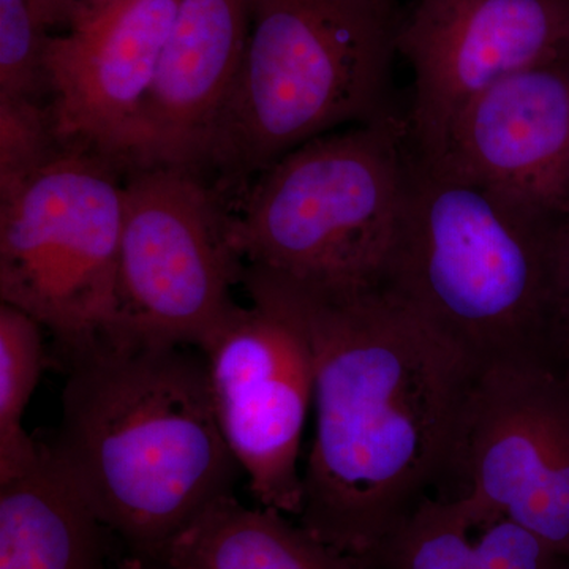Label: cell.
<instances>
[{"label":"cell","mask_w":569,"mask_h":569,"mask_svg":"<svg viewBox=\"0 0 569 569\" xmlns=\"http://www.w3.org/2000/svg\"><path fill=\"white\" fill-rule=\"evenodd\" d=\"M482 520L463 498H427L362 563L367 569H482Z\"/></svg>","instance_id":"e0dca14e"},{"label":"cell","mask_w":569,"mask_h":569,"mask_svg":"<svg viewBox=\"0 0 569 569\" xmlns=\"http://www.w3.org/2000/svg\"><path fill=\"white\" fill-rule=\"evenodd\" d=\"M43 326L18 307L0 305V485L31 470L43 443L22 426L43 372Z\"/></svg>","instance_id":"2e32d148"},{"label":"cell","mask_w":569,"mask_h":569,"mask_svg":"<svg viewBox=\"0 0 569 569\" xmlns=\"http://www.w3.org/2000/svg\"><path fill=\"white\" fill-rule=\"evenodd\" d=\"M546 361L569 373V209L560 217L553 239Z\"/></svg>","instance_id":"ffe728a7"},{"label":"cell","mask_w":569,"mask_h":569,"mask_svg":"<svg viewBox=\"0 0 569 569\" xmlns=\"http://www.w3.org/2000/svg\"><path fill=\"white\" fill-rule=\"evenodd\" d=\"M247 39V0H181L142 108L129 171L167 164L197 173L241 71Z\"/></svg>","instance_id":"4fadbf2b"},{"label":"cell","mask_w":569,"mask_h":569,"mask_svg":"<svg viewBox=\"0 0 569 569\" xmlns=\"http://www.w3.org/2000/svg\"><path fill=\"white\" fill-rule=\"evenodd\" d=\"M567 52L569 0H415L397 36V54L413 71L411 151L433 162L475 97Z\"/></svg>","instance_id":"9c48e42d"},{"label":"cell","mask_w":569,"mask_h":569,"mask_svg":"<svg viewBox=\"0 0 569 569\" xmlns=\"http://www.w3.org/2000/svg\"><path fill=\"white\" fill-rule=\"evenodd\" d=\"M114 569H153L146 563L144 559L141 557L134 556L132 559L122 560L121 563L118 565Z\"/></svg>","instance_id":"7402d4cb"},{"label":"cell","mask_w":569,"mask_h":569,"mask_svg":"<svg viewBox=\"0 0 569 569\" xmlns=\"http://www.w3.org/2000/svg\"><path fill=\"white\" fill-rule=\"evenodd\" d=\"M107 530L50 445L0 485V569H103Z\"/></svg>","instance_id":"5bb4252c"},{"label":"cell","mask_w":569,"mask_h":569,"mask_svg":"<svg viewBox=\"0 0 569 569\" xmlns=\"http://www.w3.org/2000/svg\"><path fill=\"white\" fill-rule=\"evenodd\" d=\"M249 39L197 173L242 193L305 142L397 112L400 0H247Z\"/></svg>","instance_id":"277c9868"},{"label":"cell","mask_w":569,"mask_h":569,"mask_svg":"<svg viewBox=\"0 0 569 569\" xmlns=\"http://www.w3.org/2000/svg\"><path fill=\"white\" fill-rule=\"evenodd\" d=\"M217 421L261 507L298 518V460L313 378L305 339L271 307L252 301L200 348Z\"/></svg>","instance_id":"30bf717a"},{"label":"cell","mask_w":569,"mask_h":569,"mask_svg":"<svg viewBox=\"0 0 569 569\" xmlns=\"http://www.w3.org/2000/svg\"><path fill=\"white\" fill-rule=\"evenodd\" d=\"M51 33L41 0H0V99L50 103L44 56Z\"/></svg>","instance_id":"ac0fdd59"},{"label":"cell","mask_w":569,"mask_h":569,"mask_svg":"<svg viewBox=\"0 0 569 569\" xmlns=\"http://www.w3.org/2000/svg\"><path fill=\"white\" fill-rule=\"evenodd\" d=\"M250 301L305 339L316 437L299 526L365 560L427 498H458L481 373L380 283L320 284L247 268Z\"/></svg>","instance_id":"6da1fadb"},{"label":"cell","mask_w":569,"mask_h":569,"mask_svg":"<svg viewBox=\"0 0 569 569\" xmlns=\"http://www.w3.org/2000/svg\"><path fill=\"white\" fill-rule=\"evenodd\" d=\"M63 146L50 103L0 99V194L17 189Z\"/></svg>","instance_id":"d6986e66"},{"label":"cell","mask_w":569,"mask_h":569,"mask_svg":"<svg viewBox=\"0 0 569 569\" xmlns=\"http://www.w3.org/2000/svg\"><path fill=\"white\" fill-rule=\"evenodd\" d=\"M122 176L102 153L63 146L0 194V299L39 321L63 356L114 325Z\"/></svg>","instance_id":"8992f818"},{"label":"cell","mask_w":569,"mask_h":569,"mask_svg":"<svg viewBox=\"0 0 569 569\" xmlns=\"http://www.w3.org/2000/svg\"><path fill=\"white\" fill-rule=\"evenodd\" d=\"M123 178L116 318L111 339L200 350L238 305L246 263L222 193L181 167Z\"/></svg>","instance_id":"52a82bcc"},{"label":"cell","mask_w":569,"mask_h":569,"mask_svg":"<svg viewBox=\"0 0 569 569\" xmlns=\"http://www.w3.org/2000/svg\"><path fill=\"white\" fill-rule=\"evenodd\" d=\"M152 561L167 569H367L272 508L219 498Z\"/></svg>","instance_id":"9a60e30c"},{"label":"cell","mask_w":569,"mask_h":569,"mask_svg":"<svg viewBox=\"0 0 569 569\" xmlns=\"http://www.w3.org/2000/svg\"><path fill=\"white\" fill-rule=\"evenodd\" d=\"M425 163L511 203L563 216L569 209V52L516 71L475 97L449 127L437 159Z\"/></svg>","instance_id":"8fae6325"},{"label":"cell","mask_w":569,"mask_h":569,"mask_svg":"<svg viewBox=\"0 0 569 569\" xmlns=\"http://www.w3.org/2000/svg\"><path fill=\"white\" fill-rule=\"evenodd\" d=\"M459 497L486 518L519 523L569 561V373L518 365L478 377Z\"/></svg>","instance_id":"ba28073f"},{"label":"cell","mask_w":569,"mask_h":569,"mask_svg":"<svg viewBox=\"0 0 569 569\" xmlns=\"http://www.w3.org/2000/svg\"><path fill=\"white\" fill-rule=\"evenodd\" d=\"M179 3L123 0L78 28L52 33L44 63L62 144L102 153L129 171Z\"/></svg>","instance_id":"7c38bea8"},{"label":"cell","mask_w":569,"mask_h":569,"mask_svg":"<svg viewBox=\"0 0 569 569\" xmlns=\"http://www.w3.org/2000/svg\"><path fill=\"white\" fill-rule=\"evenodd\" d=\"M102 339L69 367L52 455L108 530L151 560L241 467L217 421L203 353Z\"/></svg>","instance_id":"7a4b0ae2"},{"label":"cell","mask_w":569,"mask_h":569,"mask_svg":"<svg viewBox=\"0 0 569 569\" xmlns=\"http://www.w3.org/2000/svg\"><path fill=\"white\" fill-rule=\"evenodd\" d=\"M407 114L321 134L266 168L230 212L247 268L320 284L378 283L406 200Z\"/></svg>","instance_id":"5b68a950"},{"label":"cell","mask_w":569,"mask_h":569,"mask_svg":"<svg viewBox=\"0 0 569 569\" xmlns=\"http://www.w3.org/2000/svg\"><path fill=\"white\" fill-rule=\"evenodd\" d=\"M123 0H41L54 31L66 32L112 9Z\"/></svg>","instance_id":"44dd1931"},{"label":"cell","mask_w":569,"mask_h":569,"mask_svg":"<svg viewBox=\"0 0 569 569\" xmlns=\"http://www.w3.org/2000/svg\"><path fill=\"white\" fill-rule=\"evenodd\" d=\"M560 217L441 173L410 148L406 200L378 283L479 373L548 365Z\"/></svg>","instance_id":"3957f363"}]
</instances>
